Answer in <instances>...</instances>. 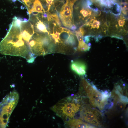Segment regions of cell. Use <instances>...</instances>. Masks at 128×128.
<instances>
[{
    "label": "cell",
    "mask_w": 128,
    "mask_h": 128,
    "mask_svg": "<svg viewBox=\"0 0 128 128\" xmlns=\"http://www.w3.org/2000/svg\"><path fill=\"white\" fill-rule=\"evenodd\" d=\"M125 104L121 101L118 102L116 105V107L117 109L119 110H121L125 106L124 104Z\"/></svg>",
    "instance_id": "14"
},
{
    "label": "cell",
    "mask_w": 128,
    "mask_h": 128,
    "mask_svg": "<svg viewBox=\"0 0 128 128\" xmlns=\"http://www.w3.org/2000/svg\"><path fill=\"white\" fill-rule=\"evenodd\" d=\"M72 96L62 99L51 108L56 115L66 121L73 119L81 106Z\"/></svg>",
    "instance_id": "2"
},
{
    "label": "cell",
    "mask_w": 128,
    "mask_h": 128,
    "mask_svg": "<svg viewBox=\"0 0 128 128\" xmlns=\"http://www.w3.org/2000/svg\"><path fill=\"white\" fill-rule=\"evenodd\" d=\"M70 68L73 71L79 75H84L86 73V65L85 63L82 61H72Z\"/></svg>",
    "instance_id": "6"
},
{
    "label": "cell",
    "mask_w": 128,
    "mask_h": 128,
    "mask_svg": "<svg viewBox=\"0 0 128 128\" xmlns=\"http://www.w3.org/2000/svg\"><path fill=\"white\" fill-rule=\"evenodd\" d=\"M73 10L67 11L61 10L59 16L62 23L65 26L71 28L72 24Z\"/></svg>",
    "instance_id": "8"
},
{
    "label": "cell",
    "mask_w": 128,
    "mask_h": 128,
    "mask_svg": "<svg viewBox=\"0 0 128 128\" xmlns=\"http://www.w3.org/2000/svg\"><path fill=\"white\" fill-rule=\"evenodd\" d=\"M82 83L91 104L101 110L104 108L106 98L102 93L97 90L94 86H92L85 80L82 79Z\"/></svg>",
    "instance_id": "4"
},
{
    "label": "cell",
    "mask_w": 128,
    "mask_h": 128,
    "mask_svg": "<svg viewBox=\"0 0 128 128\" xmlns=\"http://www.w3.org/2000/svg\"><path fill=\"white\" fill-rule=\"evenodd\" d=\"M0 53L23 57L29 63H33L36 57L32 53L29 42L22 36L20 26L12 22L6 35L0 43Z\"/></svg>",
    "instance_id": "1"
},
{
    "label": "cell",
    "mask_w": 128,
    "mask_h": 128,
    "mask_svg": "<svg viewBox=\"0 0 128 128\" xmlns=\"http://www.w3.org/2000/svg\"><path fill=\"white\" fill-rule=\"evenodd\" d=\"M97 111L92 109L84 108L81 110V117L86 121L94 125L99 124L98 114Z\"/></svg>",
    "instance_id": "5"
},
{
    "label": "cell",
    "mask_w": 128,
    "mask_h": 128,
    "mask_svg": "<svg viewBox=\"0 0 128 128\" xmlns=\"http://www.w3.org/2000/svg\"><path fill=\"white\" fill-rule=\"evenodd\" d=\"M42 14H43L42 15V16L43 17L46 18L47 17V15L45 13Z\"/></svg>",
    "instance_id": "17"
},
{
    "label": "cell",
    "mask_w": 128,
    "mask_h": 128,
    "mask_svg": "<svg viewBox=\"0 0 128 128\" xmlns=\"http://www.w3.org/2000/svg\"><path fill=\"white\" fill-rule=\"evenodd\" d=\"M91 0L92 1H95V0Z\"/></svg>",
    "instance_id": "18"
},
{
    "label": "cell",
    "mask_w": 128,
    "mask_h": 128,
    "mask_svg": "<svg viewBox=\"0 0 128 128\" xmlns=\"http://www.w3.org/2000/svg\"><path fill=\"white\" fill-rule=\"evenodd\" d=\"M48 19L49 21L52 20H55L57 24L59 26L61 25V23L57 15L56 14L47 15Z\"/></svg>",
    "instance_id": "12"
},
{
    "label": "cell",
    "mask_w": 128,
    "mask_h": 128,
    "mask_svg": "<svg viewBox=\"0 0 128 128\" xmlns=\"http://www.w3.org/2000/svg\"><path fill=\"white\" fill-rule=\"evenodd\" d=\"M119 95L121 101L125 103H127L128 102V99L127 97L121 95L119 92L117 91L116 92Z\"/></svg>",
    "instance_id": "13"
},
{
    "label": "cell",
    "mask_w": 128,
    "mask_h": 128,
    "mask_svg": "<svg viewBox=\"0 0 128 128\" xmlns=\"http://www.w3.org/2000/svg\"><path fill=\"white\" fill-rule=\"evenodd\" d=\"M19 95L15 91L11 92L0 103V128H5L9 117L18 101Z\"/></svg>",
    "instance_id": "3"
},
{
    "label": "cell",
    "mask_w": 128,
    "mask_h": 128,
    "mask_svg": "<svg viewBox=\"0 0 128 128\" xmlns=\"http://www.w3.org/2000/svg\"><path fill=\"white\" fill-rule=\"evenodd\" d=\"M77 0H66V2L73 4Z\"/></svg>",
    "instance_id": "16"
},
{
    "label": "cell",
    "mask_w": 128,
    "mask_h": 128,
    "mask_svg": "<svg viewBox=\"0 0 128 128\" xmlns=\"http://www.w3.org/2000/svg\"><path fill=\"white\" fill-rule=\"evenodd\" d=\"M34 12L42 14L45 12L44 9L39 0H34L33 3L32 8L28 13L29 14H30Z\"/></svg>",
    "instance_id": "9"
},
{
    "label": "cell",
    "mask_w": 128,
    "mask_h": 128,
    "mask_svg": "<svg viewBox=\"0 0 128 128\" xmlns=\"http://www.w3.org/2000/svg\"><path fill=\"white\" fill-rule=\"evenodd\" d=\"M65 125L66 127L70 128H94L91 125L78 119H72L66 121Z\"/></svg>",
    "instance_id": "7"
},
{
    "label": "cell",
    "mask_w": 128,
    "mask_h": 128,
    "mask_svg": "<svg viewBox=\"0 0 128 128\" xmlns=\"http://www.w3.org/2000/svg\"><path fill=\"white\" fill-rule=\"evenodd\" d=\"M36 24V27L40 32L43 33L47 32L50 35L49 32L47 30L46 27L43 22L39 20Z\"/></svg>",
    "instance_id": "10"
},
{
    "label": "cell",
    "mask_w": 128,
    "mask_h": 128,
    "mask_svg": "<svg viewBox=\"0 0 128 128\" xmlns=\"http://www.w3.org/2000/svg\"><path fill=\"white\" fill-rule=\"evenodd\" d=\"M62 31L61 32H57L56 31L55 33L53 31V32L52 33L50 34L52 37L53 39H54L55 43L56 44L57 43H59L60 41V36L61 33L63 32V31Z\"/></svg>",
    "instance_id": "11"
},
{
    "label": "cell",
    "mask_w": 128,
    "mask_h": 128,
    "mask_svg": "<svg viewBox=\"0 0 128 128\" xmlns=\"http://www.w3.org/2000/svg\"><path fill=\"white\" fill-rule=\"evenodd\" d=\"M54 0H46V3L49 5H52Z\"/></svg>",
    "instance_id": "15"
}]
</instances>
